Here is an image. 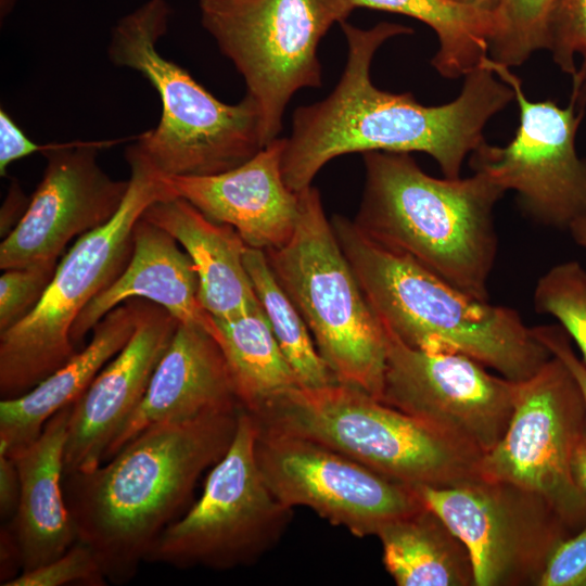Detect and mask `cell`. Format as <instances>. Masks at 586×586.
<instances>
[{"instance_id":"1","label":"cell","mask_w":586,"mask_h":586,"mask_svg":"<svg viewBox=\"0 0 586 586\" xmlns=\"http://www.w3.org/2000/svg\"><path fill=\"white\" fill-rule=\"evenodd\" d=\"M340 26L348 47L343 74L326 99L295 110L282 154L285 184L300 192L334 157L372 151L426 153L444 177L459 178L468 155L485 141L487 123L514 100L512 88L481 64L464 76L455 100L423 105L410 92L377 88L370 75L378 49L412 34L411 27L381 22L362 29L346 21Z\"/></svg>"},{"instance_id":"2","label":"cell","mask_w":586,"mask_h":586,"mask_svg":"<svg viewBox=\"0 0 586 586\" xmlns=\"http://www.w3.org/2000/svg\"><path fill=\"white\" fill-rule=\"evenodd\" d=\"M241 408L154 424L97 468L63 475L77 540L109 583L130 582L162 533L191 507L199 479L229 449Z\"/></svg>"},{"instance_id":"3","label":"cell","mask_w":586,"mask_h":586,"mask_svg":"<svg viewBox=\"0 0 586 586\" xmlns=\"http://www.w3.org/2000/svg\"><path fill=\"white\" fill-rule=\"evenodd\" d=\"M331 224L372 311L406 345L463 354L514 382L552 356L518 310L466 294L344 216Z\"/></svg>"},{"instance_id":"4","label":"cell","mask_w":586,"mask_h":586,"mask_svg":"<svg viewBox=\"0 0 586 586\" xmlns=\"http://www.w3.org/2000/svg\"><path fill=\"white\" fill-rule=\"evenodd\" d=\"M366 179L354 224L466 294L489 301L498 251L494 209L506 191L483 173L428 175L410 153H362Z\"/></svg>"},{"instance_id":"5","label":"cell","mask_w":586,"mask_h":586,"mask_svg":"<svg viewBox=\"0 0 586 586\" xmlns=\"http://www.w3.org/2000/svg\"><path fill=\"white\" fill-rule=\"evenodd\" d=\"M171 13L166 0H148L120 17L111 31L110 61L139 72L162 103L160 123L135 137L126 160L162 177L227 171L264 148L256 103L246 94L235 104L219 101L157 51Z\"/></svg>"},{"instance_id":"6","label":"cell","mask_w":586,"mask_h":586,"mask_svg":"<svg viewBox=\"0 0 586 586\" xmlns=\"http://www.w3.org/2000/svg\"><path fill=\"white\" fill-rule=\"evenodd\" d=\"M249 413L260 430L315 441L409 486L450 487L480 476L482 456L339 382L294 387Z\"/></svg>"},{"instance_id":"7","label":"cell","mask_w":586,"mask_h":586,"mask_svg":"<svg viewBox=\"0 0 586 586\" xmlns=\"http://www.w3.org/2000/svg\"><path fill=\"white\" fill-rule=\"evenodd\" d=\"M298 196L294 232L282 246L265 251L268 264L335 380L380 400L386 359L384 328L343 253L319 191L309 186Z\"/></svg>"},{"instance_id":"8","label":"cell","mask_w":586,"mask_h":586,"mask_svg":"<svg viewBox=\"0 0 586 586\" xmlns=\"http://www.w3.org/2000/svg\"><path fill=\"white\" fill-rule=\"evenodd\" d=\"M129 166V189L113 218L78 238L34 309L0 332L1 399L26 394L77 353L73 324L126 268L136 222L153 202L175 196L160 175L138 163Z\"/></svg>"},{"instance_id":"9","label":"cell","mask_w":586,"mask_h":586,"mask_svg":"<svg viewBox=\"0 0 586 586\" xmlns=\"http://www.w3.org/2000/svg\"><path fill=\"white\" fill-rule=\"evenodd\" d=\"M201 24L243 77L264 146L278 138L288 103L322 82L318 47L353 0H200Z\"/></svg>"},{"instance_id":"10","label":"cell","mask_w":586,"mask_h":586,"mask_svg":"<svg viewBox=\"0 0 586 586\" xmlns=\"http://www.w3.org/2000/svg\"><path fill=\"white\" fill-rule=\"evenodd\" d=\"M257 426L241 408L234 438L200 498L169 525L145 562L230 570L257 562L282 538L293 508L268 487L255 456Z\"/></svg>"},{"instance_id":"11","label":"cell","mask_w":586,"mask_h":586,"mask_svg":"<svg viewBox=\"0 0 586 586\" xmlns=\"http://www.w3.org/2000/svg\"><path fill=\"white\" fill-rule=\"evenodd\" d=\"M411 487L467 546L474 586H537L551 553L573 534L542 496L510 482L477 476Z\"/></svg>"},{"instance_id":"12","label":"cell","mask_w":586,"mask_h":586,"mask_svg":"<svg viewBox=\"0 0 586 586\" xmlns=\"http://www.w3.org/2000/svg\"><path fill=\"white\" fill-rule=\"evenodd\" d=\"M585 430L581 388L551 356L520 387L508 428L479 463V474L517 484L542 496L573 534L586 525V494L575 481L572 458Z\"/></svg>"},{"instance_id":"13","label":"cell","mask_w":586,"mask_h":586,"mask_svg":"<svg viewBox=\"0 0 586 586\" xmlns=\"http://www.w3.org/2000/svg\"><path fill=\"white\" fill-rule=\"evenodd\" d=\"M482 64L514 92L520 124L504 146L483 141L471 154L470 166L506 192L512 190L522 212L538 225L568 230L586 218V156L576 151L583 110L555 101H531L510 67L486 56Z\"/></svg>"},{"instance_id":"14","label":"cell","mask_w":586,"mask_h":586,"mask_svg":"<svg viewBox=\"0 0 586 586\" xmlns=\"http://www.w3.org/2000/svg\"><path fill=\"white\" fill-rule=\"evenodd\" d=\"M384 331L380 400L482 457L491 451L508 428L520 382L463 354L413 348Z\"/></svg>"},{"instance_id":"15","label":"cell","mask_w":586,"mask_h":586,"mask_svg":"<svg viewBox=\"0 0 586 586\" xmlns=\"http://www.w3.org/2000/svg\"><path fill=\"white\" fill-rule=\"evenodd\" d=\"M255 456L282 504L307 507L357 537L377 536L386 523L423 507L411 486L308 438L257 428Z\"/></svg>"},{"instance_id":"16","label":"cell","mask_w":586,"mask_h":586,"mask_svg":"<svg viewBox=\"0 0 586 586\" xmlns=\"http://www.w3.org/2000/svg\"><path fill=\"white\" fill-rule=\"evenodd\" d=\"M113 141L51 143L47 166L22 217L0 244V268L58 262L66 244L106 224L120 207L130 180L111 178L98 154Z\"/></svg>"},{"instance_id":"17","label":"cell","mask_w":586,"mask_h":586,"mask_svg":"<svg viewBox=\"0 0 586 586\" xmlns=\"http://www.w3.org/2000/svg\"><path fill=\"white\" fill-rule=\"evenodd\" d=\"M133 334L73 403L64 446V474L104 462L112 443L143 399L179 324L165 308L137 298Z\"/></svg>"},{"instance_id":"18","label":"cell","mask_w":586,"mask_h":586,"mask_svg":"<svg viewBox=\"0 0 586 586\" xmlns=\"http://www.w3.org/2000/svg\"><path fill=\"white\" fill-rule=\"evenodd\" d=\"M284 139H275L243 164L206 176L162 177L165 186L208 218L235 229L245 244L263 251L292 237L300 213L298 192L282 175Z\"/></svg>"},{"instance_id":"19","label":"cell","mask_w":586,"mask_h":586,"mask_svg":"<svg viewBox=\"0 0 586 586\" xmlns=\"http://www.w3.org/2000/svg\"><path fill=\"white\" fill-rule=\"evenodd\" d=\"M235 406L241 405L214 336L203 326L179 323L143 399L112 443L104 462L149 426Z\"/></svg>"},{"instance_id":"20","label":"cell","mask_w":586,"mask_h":586,"mask_svg":"<svg viewBox=\"0 0 586 586\" xmlns=\"http://www.w3.org/2000/svg\"><path fill=\"white\" fill-rule=\"evenodd\" d=\"M132 241L126 268L75 320L71 339L76 348L109 311L132 298L162 306L179 323L208 330L211 315L199 301L198 273L176 239L141 216L133 227Z\"/></svg>"},{"instance_id":"21","label":"cell","mask_w":586,"mask_h":586,"mask_svg":"<svg viewBox=\"0 0 586 586\" xmlns=\"http://www.w3.org/2000/svg\"><path fill=\"white\" fill-rule=\"evenodd\" d=\"M72 405L53 415L37 440L9 456L21 492L16 512L7 524L20 548L22 573L50 563L77 540L62 487Z\"/></svg>"},{"instance_id":"22","label":"cell","mask_w":586,"mask_h":586,"mask_svg":"<svg viewBox=\"0 0 586 586\" xmlns=\"http://www.w3.org/2000/svg\"><path fill=\"white\" fill-rule=\"evenodd\" d=\"M142 217L173 235L190 256L207 314L230 320L262 308L244 264L247 245L233 227L208 218L180 196L153 202Z\"/></svg>"},{"instance_id":"23","label":"cell","mask_w":586,"mask_h":586,"mask_svg":"<svg viewBox=\"0 0 586 586\" xmlns=\"http://www.w3.org/2000/svg\"><path fill=\"white\" fill-rule=\"evenodd\" d=\"M137 316V298L116 306L94 326L89 344L66 364L26 394L1 399L0 451L10 456L37 440L49 419L73 404L128 343Z\"/></svg>"},{"instance_id":"24","label":"cell","mask_w":586,"mask_h":586,"mask_svg":"<svg viewBox=\"0 0 586 586\" xmlns=\"http://www.w3.org/2000/svg\"><path fill=\"white\" fill-rule=\"evenodd\" d=\"M377 536L384 566L396 585L474 586L467 546L424 505L386 523Z\"/></svg>"},{"instance_id":"25","label":"cell","mask_w":586,"mask_h":586,"mask_svg":"<svg viewBox=\"0 0 586 586\" xmlns=\"http://www.w3.org/2000/svg\"><path fill=\"white\" fill-rule=\"evenodd\" d=\"M208 331L225 356L239 403L247 412L301 386L263 308L230 320L211 316Z\"/></svg>"},{"instance_id":"26","label":"cell","mask_w":586,"mask_h":586,"mask_svg":"<svg viewBox=\"0 0 586 586\" xmlns=\"http://www.w3.org/2000/svg\"><path fill=\"white\" fill-rule=\"evenodd\" d=\"M369 8L416 18L437 36L438 49L431 60L436 72L448 79L464 77L488 56L496 29L494 11L463 5L451 0H353Z\"/></svg>"},{"instance_id":"27","label":"cell","mask_w":586,"mask_h":586,"mask_svg":"<svg viewBox=\"0 0 586 586\" xmlns=\"http://www.w3.org/2000/svg\"><path fill=\"white\" fill-rule=\"evenodd\" d=\"M244 264L271 332L301 387L317 388L337 382L306 322L273 276L265 251L247 246Z\"/></svg>"},{"instance_id":"28","label":"cell","mask_w":586,"mask_h":586,"mask_svg":"<svg viewBox=\"0 0 586 586\" xmlns=\"http://www.w3.org/2000/svg\"><path fill=\"white\" fill-rule=\"evenodd\" d=\"M555 0H499L494 10L496 29L488 44V58L515 67L535 52L548 50L549 18Z\"/></svg>"},{"instance_id":"29","label":"cell","mask_w":586,"mask_h":586,"mask_svg":"<svg viewBox=\"0 0 586 586\" xmlns=\"http://www.w3.org/2000/svg\"><path fill=\"white\" fill-rule=\"evenodd\" d=\"M533 303L536 313L559 322L586 365V269L576 260L552 266L538 278Z\"/></svg>"},{"instance_id":"30","label":"cell","mask_w":586,"mask_h":586,"mask_svg":"<svg viewBox=\"0 0 586 586\" xmlns=\"http://www.w3.org/2000/svg\"><path fill=\"white\" fill-rule=\"evenodd\" d=\"M548 35L553 62L577 90L586 82V0H555Z\"/></svg>"},{"instance_id":"31","label":"cell","mask_w":586,"mask_h":586,"mask_svg":"<svg viewBox=\"0 0 586 586\" xmlns=\"http://www.w3.org/2000/svg\"><path fill=\"white\" fill-rule=\"evenodd\" d=\"M58 262L7 269L0 277V332L24 318L41 300Z\"/></svg>"},{"instance_id":"32","label":"cell","mask_w":586,"mask_h":586,"mask_svg":"<svg viewBox=\"0 0 586 586\" xmlns=\"http://www.w3.org/2000/svg\"><path fill=\"white\" fill-rule=\"evenodd\" d=\"M107 583L94 553L76 540L55 560L20 574L4 586H104Z\"/></svg>"},{"instance_id":"33","label":"cell","mask_w":586,"mask_h":586,"mask_svg":"<svg viewBox=\"0 0 586 586\" xmlns=\"http://www.w3.org/2000/svg\"><path fill=\"white\" fill-rule=\"evenodd\" d=\"M537 586H586V525L555 549Z\"/></svg>"},{"instance_id":"34","label":"cell","mask_w":586,"mask_h":586,"mask_svg":"<svg viewBox=\"0 0 586 586\" xmlns=\"http://www.w3.org/2000/svg\"><path fill=\"white\" fill-rule=\"evenodd\" d=\"M536 337L549 349L551 355L558 357L575 378L585 404L586 428V365L578 357L572 346V341L565 330L558 324L533 327Z\"/></svg>"},{"instance_id":"35","label":"cell","mask_w":586,"mask_h":586,"mask_svg":"<svg viewBox=\"0 0 586 586\" xmlns=\"http://www.w3.org/2000/svg\"><path fill=\"white\" fill-rule=\"evenodd\" d=\"M51 143L38 144L31 141L14 119L0 110V175H7L8 166L23 157L50 149Z\"/></svg>"},{"instance_id":"36","label":"cell","mask_w":586,"mask_h":586,"mask_svg":"<svg viewBox=\"0 0 586 586\" xmlns=\"http://www.w3.org/2000/svg\"><path fill=\"white\" fill-rule=\"evenodd\" d=\"M20 476L12 458L0 451V515L10 522L17 509L20 500Z\"/></svg>"},{"instance_id":"37","label":"cell","mask_w":586,"mask_h":586,"mask_svg":"<svg viewBox=\"0 0 586 586\" xmlns=\"http://www.w3.org/2000/svg\"><path fill=\"white\" fill-rule=\"evenodd\" d=\"M0 582L4 586L22 573V559L16 539L5 523L0 531Z\"/></svg>"},{"instance_id":"38","label":"cell","mask_w":586,"mask_h":586,"mask_svg":"<svg viewBox=\"0 0 586 586\" xmlns=\"http://www.w3.org/2000/svg\"><path fill=\"white\" fill-rule=\"evenodd\" d=\"M24 195L20 189V187L16 183H12L10 192L7 196V200L3 204L2 211H1V234L9 233L8 230L11 229V221L13 218V215L16 214V212L23 206L24 204ZM5 234V235H7Z\"/></svg>"},{"instance_id":"39","label":"cell","mask_w":586,"mask_h":586,"mask_svg":"<svg viewBox=\"0 0 586 586\" xmlns=\"http://www.w3.org/2000/svg\"><path fill=\"white\" fill-rule=\"evenodd\" d=\"M572 469L576 483L586 494V428L575 444Z\"/></svg>"},{"instance_id":"40","label":"cell","mask_w":586,"mask_h":586,"mask_svg":"<svg viewBox=\"0 0 586 586\" xmlns=\"http://www.w3.org/2000/svg\"><path fill=\"white\" fill-rule=\"evenodd\" d=\"M569 232L574 242L586 251V218L574 222L570 227Z\"/></svg>"},{"instance_id":"41","label":"cell","mask_w":586,"mask_h":586,"mask_svg":"<svg viewBox=\"0 0 586 586\" xmlns=\"http://www.w3.org/2000/svg\"><path fill=\"white\" fill-rule=\"evenodd\" d=\"M454 2L473 7L485 11H494L499 0H451Z\"/></svg>"},{"instance_id":"42","label":"cell","mask_w":586,"mask_h":586,"mask_svg":"<svg viewBox=\"0 0 586 586\" xmlns=\"http://www.w3.org/2000/svg\"><path fill=\"white\" fill-rule=\"evenodd\" d=\"M575 105L584 109L586 105V82L581 86L577 90L572 91L571 100Z\"/></svg>"},{"instance_id":"43","label":"cell","mask_w":586,"mask_h":586,"mask_svg":"<svg viewBox=\"0 0 586 586\" xmlns=\"http://www.w3.org/2000/svg\"><path fill=\"white\" fill-rule=\"evenodd\" d=\"M17 0H0V20L3 21L14 9Z\"/></svg>"}]
</instances>
